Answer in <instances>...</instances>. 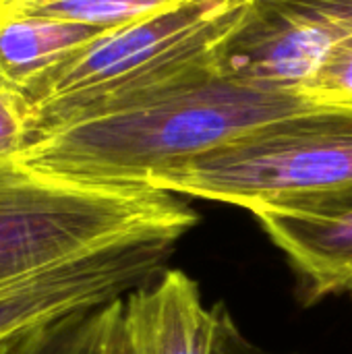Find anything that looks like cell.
I'll return each instance as SVG.
<instances>
[{"mask_svg":"<svg viewBox=\"0 0 352 354\" xmlns=\"http://www.w3.org/2000/svg\"><path fill=\"white\" fill-rule=\"evenodd\" d=\"M79 354H131L124 326V299L89 313Z\"/></svg>","mask_w":352,"mask_h":354,"instance_id":"cell-13","label":"cell"},{"mask_svg":"<svg viewBox=\"0 0 352 354\" xmlns=\"http://www.w3.org/2000/svg\"><path fill=\"white\" fill-rule=\"evenodd\" d=\"M104 31L54 17H0V85L27 97L44 75Z\"/></svg>","mask_w":352,"mask_h":354,"instance_id":"cell-9","label":"cell"},{"mask_svg":"<svg viewBox=\"0 0 352 354\" xmlns=\"http://www.w3.org/2000/svg\"><path fill=\"white\" fill-rule=\"evenodd\" d=\"M151 189L259 214L332 220L352 214V104H313L261 124Z\"/></svg>","mask_w":352,"mask_h":354,"instance_id":"cell-2","label":"cell"},{"mask_svg":"<svg viewBox=\"0 0 352 354\" xmlns=\"http://www.w3.org/2000/svg\"><path fill=\"white\" fill-rule=\"evenodd\" d=\"M255 220L286 257L305 305L352 299V214L332 220L259 214Z\"/></svg>","mask_w":352,"mask_h":354,"instance_id":"cell-8","label":"cell"},{"mask_svg":"<svg viewBox=\"0 0 352 354\" xmlns=\"http://www.w3.org/2000/svg\"><path fill=\"white\" fill-rule=\"evenodd\" d=\"M0 2H2V0H0Z\"/></svg>","mask_w":352,"mask_h":354,"instance_id":"cell-16","label":"cell"},{"mask_svg":"<svg viewBox=\"0 0 352 354\" xmlns=\"http://www.w3.org/2000/svg\"><path fill=\"white\" fill-rule=\"evenodd\" d=\"M305 95L315 104H352V35L330 50Z\"/></svg>","mask_w":352,"mask_h":354,"instance_id":"cell-12","label":"cell"},{"mask_svg":"<svg viewBox=\"0 0 352 354\" xmlns=\"http://www.w3.org/2000/svg\"><path fill=\"white\" fill-rule=\"evenodd\" d=\"M89 313L91 311L4 342L0 344V354H79Z\"/></svg>","mask_w":352,"mask_h":354,"instance_id":"cell-11","label":"cell"},{"mask_svg":"<svg viewBox=\"0 0 352 354\" xmlns=\"http://www.w3.org/2000/svg\"><path fill=\"white\" fill-rule=\"evenodd\" d=\"M187 0H2L0 17H54L112 29Z\"/></svg>","mask_w":352,"mask_h":354,"instance_id":"cell-10","label":"cell"},{"mask_svg":"<svg viewBox=\"0 0 352 354\" xmlns=\"http://www.w3.org/2000/svg\"><path fill=\"white\" fill-rule=\"evenodd\" d=\"M131 354H205L210 307L193 278L162 270L124 297Z\"/></svg>","mask_w":352,"mask_h":354,"instance_id":"cell-7","label":"cell"},{"mask_svg":"<svg viewBox=\"0 0 352 354\" xmlns=\"http://www.w3.org/2000/svg\"><path fill=\"white\" fill-rule=\"evenodd\" d=\"M183 236H137L2 282L0 344L124 299L164 270Z\"/></svg>","mask_w":352,"mask_h":354,"instance_id":"cell-5","label":"cell"},{"mask_svg":"<svg viewBox=\"0 0 352 354\" xmlns=\"http://www.w3.org/2000/svg\"><path fill=\"white\" fill-rule=\"evenodd\" d=\"M212 50L106 110L33 135L19 158L64 178L151 187L193 158L315 104L222 75Z\"/></svg>","mask_w":352,"mask_h":354,"instance_id":"cell-1","label":"cell"},{"mask_svg":"<svg viewBox=\"0 0 352 354\" xmlns=\"http://www.w3.org/2000/svg\"><path fill=\"white\" fill-rule=\"evenodd\" d=\"M247 4L249 0H187L106 29L27 93L31 137L106 110L174 75L210 52L239 23Z\"/></svg>","mask_w":352,"mask_h":354,"instance_id":"cell-4","label":"cell"},{"mask_svg":"<svg viewBox=\"0 0 352 354\" xmlns=\"http://www.w3.org/2000/svg\"><path fill=\"white\" fill-rule=\"evenodd\" d=\"M129 348H131V346H129Z\"/></svg>","mask_w":352,"mask_h":354,"instance_id":"cell-17","label":"cell"},{"mask_svg":"<svg viewBox=\"0 0 352 354\" xmlns=\"http://www.w3.org/2000/svg\"><path fill=\"white\" fill-rule=\"evenodd\" d=\"M31 137V110L23 93L0 85V158L19 156Z\"/></svg>","mask_w":352,"mask_h":354,"instance_id":"cell-14","label":"cell"},{"mask_svg":"<svg viewBox=\"0 0 352 354\" xmlns=\"http://www.w3.org/2000/svg\"><path fill=\"white\" fill-rule=\"evenodd\" d=\"M205 354H276L253 344L222 303L210 307V340Z\"/></svg>","mask_w":352,"mask_h":354,"instance_id":"cell-15","label":"cell"},{"mask_svg":"<svg viewBox=\"0 0 352 354\" xmlns=\"http://www.w3.org/2000/svg\"><path fill=\"white\" fill-rule=\"evenodd\" d=\"M199 214L151 187L100 185L0 158V284L137 236L189 232Z\"/></svg>","mask_w":352,"mask_h":354,"instance_id":"cell-3","label":"cell"},{"mask_svg":"<svg viewBox=\"0 0 352 354\" xmlns=\"http://www.w3.org/2000/svg\"><path fill=\"white\" fill-rule=\"evenodd\" d=\"M349 35L352 0H249L212 56L226 77L305 95L330 50Z\"/></svg>","mask_w":352,"mask_h":354,"instance_id":"cell-6","label":"cell"}]
</instances>
